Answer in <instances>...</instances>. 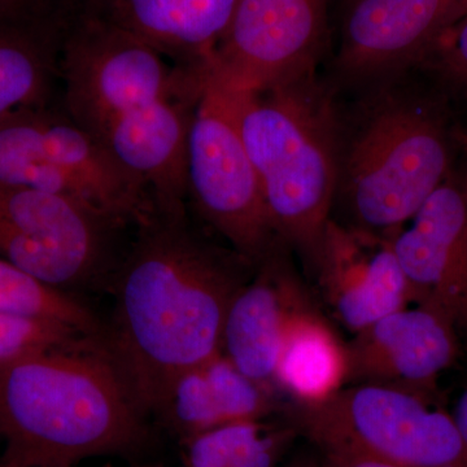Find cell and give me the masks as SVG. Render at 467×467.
Masks as SVG:
<instances>
[{
  "label": "cell",
  "mask_w": 467,
  "mask_h": 467,
  "mask_svg": "<svg viewBox=\"0 0 467 467\" xmlns=\"http://www.w3.org/2000/svg\"><path fill=\"white\" fill-rule=\"evenodd\" d=\"M292 423L322 451L404 467H467V447L435 398L386 384L343 387L328 400L291 407Z\"/></svg>",
  "instance_id": "cell-6"
},
{
  "label": "cell",
  "mask_w": 467,
  "mask_h": 467,
  "mask_svg": "<svg viewBox=\"0 0 467 467\" xmlns=\"http://www.w3.org/2000/svg\"><path fill=\"white\" fill-rule=\"evenodd\" d=\"M90 335L69 326L0 312V367L46 352L75 346Z\"/></svg>",
  "instance_id": "cell-23"
},
{
  "label": "cell",
  "mask_w": 467,
  "mask_h": 467,
  "mask_svg": "<svg viewBox=\"0 0 467 467\" xmlns=\"http://www.w3.org/2000/svg\"><path fill=\"white\" fill-rule=\"evenodd\" d=\"M128 227L69 196L0 183V260L60 290L115 272Z\"/></svg>",
  "instance_id": "cell-8"
},
{
  "label": "cell",
  "mask_w": 467,
  "mask_h": 467,
  "mask_svg": "<svg viewBox=\"0 0 467 467\" xmlns=\"http://www.w3.org/2000/svg\"><path fill=\"white\" fill-rule=\"evenodd\" d=\"M223 425L265 420L272 413L270 389L243 374L223 352L204 365Z\"/></svg>",
  "instance_id": "cell-22"
},
{
  "label": "cell",
  "mask_w": 467,
  "mask_h": 467,
  "mask_svg": "<svg viewBox=\"0 0 467 467\" xmlns=\"http://www.w3.org/2000/svg\"><path fill=\"white\" fill-rule=\"evenodd\" d=\"M202 365L174 380L155 414L180 441L223 426Z\"/></svg>",
  "instance_id": "cell-21"
},
{
  "label": "cell",
  "mask_w": 467,
  "mask_h": 467,
  "mask_svg": "<svg viewBox=\"0 0 467 467\" xmlns=\"http://www.w3.org/2000/svg\"><path fill=\"white\" fill-rule=\"evenodd\" d=\"M340 2L343 3L344 7H347V9H348L350 5H355V3L358 2V0H340Z\"/></svg>",
  "instance_id": "cell-32"
},
{
  "label": "cell",
  "mask_w": 467,
  "mask_h": 467,
  "mask_svg": "<svg viewBox=\"0 0 467 467\" xmlns=\"http://www.w3.org/2000/svg\"><path fill=\"white\" fill-rule=\"evenodd\" d=\"M29 0H0V16L12 17L23 12Z\"/></svg>",
  "instance_id": "cell-28"
},
{
  "label": "cell",
  "mask_w": 467,
  "mask_h": 467,
  "mask_svg": "<svg viewBox=\"0 0 467 467\" xmlns=\"http://www.w3.org/2000/svg\"><path fill=\"white\" fill-rule=\"evenodd\" d=\"M457 430H459L461 438L467 447V387L461 392L454 405L453 413H451Z\"/></svg>",
  "instance_id": "cell-27"
},
{
  "label": "cell",
  "mask_w": 467,
  "mask_h": 467,
  "mask_svg": "<svg viewBox=\"0 0 467 467\" xmlns=\"http://www.w3.org/2000/svg\"><path fill=\"white\" fill-rule=\"evenodd\" d=\"M239 0H100L95 14L149 43L169 60L202 67L232 23Z\"/></svg>",
  "instance_id": "cell-16"
},
{
  "label": "cell",
  "mask_w": 467,
  "mask_h": 467,
  "mask_svg": "<svg viewBox=\"0 0 467 467\" xmlns=\"http://www.w3.org/2000/svg\"><path fill=\"white\" fill-rule=\"evenodd\" d=\"M459 328L431 306L391 313L347 344V384L401 387L435 398L439 378L459 356Z\"/></svg>",
  "instance_id": "cell-12"
},
{
  "label": "cell",
  "mask_w": 467,
  "mask_h": 467,
  "mask_svg": "<svg viewBox=\"0 0 467 467\" xmlns=\"http://www.w3.org/2000/svg\"><path fill=\"white\" fill-rule=\"evenodd\" d=\"M186 180L187 198L232 251L248 264L269 257L278 234L225 91L208 72L187 138Z\"/></svg>",
  "instance_id": "cell-9"
},
{
  "label": "cell",
  "mask_w": 467,
  "mask_h": 467,
  "mask_svg": "<svg viewBox=\"0 0 467 467\" xmlns=\"http://www.w3.org/2000/svg\"><path fill=\"white\" fill-rule=\"evenodd\" d=\"M243 264L196 234L186 205L152 207L134 226L99 339L147 417L181 374L221 352L230 303L247 282Z\"/></svg>",
  "instance_id": "cell-1"
},
{
  "label": "cell",
  "mask_w": 467,
  "mask_h": 467,
  "mask_svg": "<svg viewBox=\"0 0 467 467\" xmlns=\"http://www.w3.org/2000/svg\"><path fill=\"white\" fill-rule=\"evenodd\" d=\"M392 239L411 303L431 306L467 331V205L445 181Z\"/></svg>",
  "instance_id": "cell-13"
},
{
  "label": "cell",
  "mask_w": 467,
  "mask_h": 467,
  "mask_svg": "<svg viewBox=\"0 0 467 467\" xmlns=\"http://www.w3.org/2000/svg\"><path fill=\"white\" fill-rule=\"evenodd\" d=\"M459 0H358L347 9L337 66L347 75L383 76L422 60L451 26Z\"/></svg>",
  "instance_id": "cell-14"
},
{
  "label": "cell",
  "mask_w": 467,
  "mask_h": 467,
  "mask_svg": "<svg viewBox=\"0 0 467 467\" xmlns=\"http://www.w3.org/2000/svg\"><path fill=\"white\" fill-rule=\"evenodd\" d=\"M328 0H239L207 61L214 84L254 94L312 75L327 34Z\"/></svg>",
  "instance_id": "cell-10"
},
{
  "label": "cell",
  "mask_w": 467,
  "mask_h": 467,
  "mask_svg": "<svg viewBox=\"0 0 467 467\" xmlns=\"http://www.w3.org/2000/svg\"><path fill=\"white\" fill-rule=\"evenodd\" d=\"M0 467H76L143 451L150 434L99 337L0 367Z\"/></svg>",
  "instance_id": "cell-2"
},
{
  "label": "cell",
  "mask_w": 467,
  "mask_h": 467,
  "mask_svg": "<svg viewBox=\"0 0 467 467\" xmlns=\"http://www.w3.org/2000/svg\"><path fill=\"white\" fill-rule=\"evenodd\" d=\"M57 67L61 109L100 144L117 122L205 73L204 67L173 63L95 12L67 18L60 29Z\"/></svg>",
  "instance_id": "cell-5"
},
{
  "label": "cell",
  "mask_w": 467,
  "mask_h": 467,
  "mask_svg": "<svg viewBox=\"0 0 467 467\" xmlns=\"http://www.w3.org/2000/svg\"><path fill=\"white\" fill-rule=\"evenodd\" d=\"M462 18H467V0H459V2H457L456 7H454L453 11V16H451V24L462 20Z\"/></svg>",
  "instance_id": "cell-29"
},
{
  "label": "cell",
  "mask_w": 467,
  "mask_h": 467,
  "mask_svg": "<svg viewBox=\"0 0 467 467\" xmlns=\"http://www.w3.org/2000/svg\"><path fill=\"white\" fill-rule=\"evenodd\" d=\"M0 312L57 322L90 337L103 333V324L81 301L5 260H0Z\"/></svg>",
  "instance_id": "cell-20"
},
{
  "label": "cell",
  "mask_w": 467,
  "mask_h": 467,
  "mask_svg": "<svg viewBox=\"0 0 467 467\" xmlns=\"http://www.w3.org/2000/svg\"><path fill=\"white\" fill-rule=\"evenodd\" d=\"M225 94L276 234L312 260L339 184L330 104L312 75L254 94Z\"/></svg>",
  "instance_id": "cell-3"
},
{
  "label": "cell",
  "mask_w": 467,
  "mask_h": 467,
  "mask_svg": "<svg viewBox=\"0 0 467 467\" xmlns=\"http://www.w3.org/2000/svg\"><path fill=\"white\" fill-rule=\"evenodd\" d=\"M348 350L308 301L292 312L275 371V384L295 404L328 400L347 386Z\"/></svg>",
  "instance_id": "cell-17"
},
{
  "label": "cell",
  "mask_w": 467,
  "mask_h": 467,
  "mask_svg": "<svg viewBox=\"0 0 467 467\" xmlns=\"http://www.w3.org/2000/svg\"><path fill=\"white\" fill-rule=\"evenodd\" d=\"M0 183L69 196L131 226L153 207L137 177L63 109L47 106L0 121Z\"/></svg>",
  "instance_id": "cell-7"
},
{
  "label": "cell",
  "mask_w": 467,
  "mask_h": 467,
  "mask_svg": "<svg viewBox=\"0 0 467 467\" xmlns=\"http://www.w3.org/2000/svg\"><path fill=\"white\" fill-rule=\"evenodd\" d=\"M306 301L300 285L267 257L259 275L245 282L230 303L221 352L243 374L270 389L285 325Z\"/></svg>",
  "instance_id": "cell-15"
},
{
  "label": "cell",
  "mask_w": 467,
  "mask_h": 467,
  "mask_svg": "<svg viewBox=\"0 0 467 467\" xmlns=\"http://www.w3.org/2000/svg\"><path fill=\"white\" fill-rule=\"evenodd\" d=\"M392 239L330 220L313 254L326 303L353 334L411 303Z\"/></svg>",
  "instance_id": "cell-11"
},
{
  "label": "cell",
  "mask_w": 467,
  "mask_h": 467,
  "mask_svg": "<svg viewBox=\"0 0 467 467\" xmlns=\"http://www.w3.org/2000/svg\"><path fill=\"white\" fill-rule=\"evenodd\" d=\"M57 57L58 43L46 47L26 34L0 27V121L20 109L47 106L58 79Z\"/></svg>",
  "instance_id": "cell-19"
},
{
  "label": "cell",
  "mask_w": 467,
  "mask_h": 467,
  "mask_svg": "<svg viewBox=\"0 0 467 467\" xmlns=\"http://www.w3.org/2000/svg\"><path fill=\"white\" fill-rule=\"evenodd\" d=\"M54 2L57 3L61 16L67 20V17L75 16L82 12L95 11L99 5L100 0H54Z\"/></svg>",
  "instance_id": "cell-26"
},
{
  "label": "cell",
  "mask_w": 467,
  "mask_h": 467,
  "mask_svg": "<svg viewBox=\"0 0 467 467\" xmlns=\"http://www.w3.org/2000/svg\"><path fill=\"white\" fill-rule=\"evenodd\" d=\"M451 78L467 85V18L445 27L426 57Z\"/></svg>",
  "instance_id": "cell-24"
},
{
  "label": "cell",
  "mask_w": 467,
  "mask_h": 467,
  "mask_svg": "<svg viewBox=\"0 0 467 467\" xmlns=\"http://www.w3.org/2000/svg\"><path fill=\"white\" fill-rule=\"evenodd\" d=\"M461 190H462L463 198H465L466 205H467V174L465 178V182H463L462 186H460Z\"/></svg>",
  "instance_id": "cell-31"
},
{
  "label": "cell",
  "mask_w": 467,
  "mask_h": 467,
  "mask_svg": "<svg viewBox=\"0 0 467 467\" xmlns=\"http://www.w3.org/2000/svg\"><path fill=\"white\" fill-rule=\"evenodd\" d=\"M295 434L265 420L216 427L181 441L184 467H276Z\"/></svg>",
  "instance_id": "cell-18"
},
{
  "label": "cell",
  "mask_w": 467,
  "mask_h": 467,
  "mask_svg": "<svg viewBox=\"0 0 467 467\" xmlns=\"http://www.w3.org/2000/svg\"><path fill=\"white\" fill-rule=\"evenodd\" d=\"M448 168L439 119L408 101H383L358 129L339 174L355 227L393 238L447 181Z\"/></svg>",
  "instance_id": "cell-4"
},
{
  "label": "cell",
  "mask_w": 467,
  "mask_h": 467,
  "mask_svg": "<svg viewBox=\"0 0 467 467\" xmlns=\"http://www.w3.org/2000/svg\"><path fill=\"white\" fill-rule=\"evenodd\" d=\"M324 459L318 467H404L387 461L362 456V454L346 453V451H322Z\"/></svg>",
  "instance_id": "cell-25"
},
{
  "label": "cell",
  "mask_w": 467,
  "mask_h": 467,
  "mask_svg": "<svg viewBox=\"0 0 467 467\" xmlns=\"http://www.w3.org/2000/svg\"><path fill=\"white\" fill-rule=\"evenodd\" d=\"M288 467H318L315 465V463L308 462V461H297V462L292 463L291 466Z\"/></svg>",
  "instance_id": "cell-30"
}]
</instances>
